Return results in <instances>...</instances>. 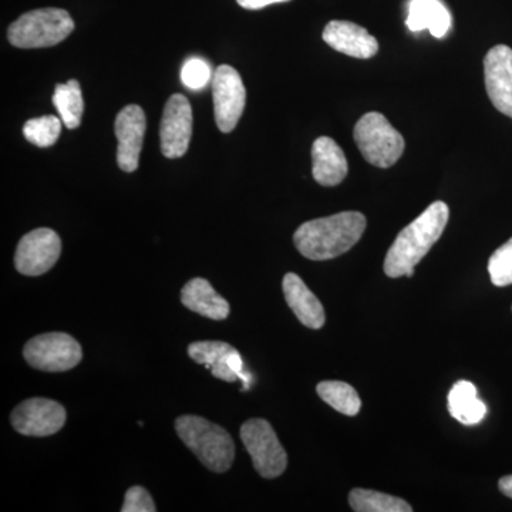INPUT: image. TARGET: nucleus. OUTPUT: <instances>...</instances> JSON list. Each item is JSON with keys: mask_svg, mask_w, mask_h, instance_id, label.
Returning <instances> with one entry per match:
<instances>
[{"mask_svg": "<svg viewBox=\"0 0 512 512\" xmlns=\"http://www.w3.org/2000/svg\"><path fill=\"white\" fill-rule=\"evenodd\" d=\"M448 218L450 210L446 202L436 201L426 208L420 217L407 225L394 239L384 259V274L393 279L400 276L412 278L421 259L429 254L443 235Z\"/></svg>", "mask_w": 512, "mask_h": 512, "instance_id": "f257e3e1", "label": "nucleus"}, {"mask_svg": "<svg viewBox=\"0 0 512 512\" xmlns=\"http://www.w3.org/2000/svg\"><path fill=\"white\" fill-rule=\"evenodd\" d=\"M367 225L362 212L345 211L305 222L293 235L295 247L312 261H328L350 251L363 237Z\"/></svg>", "mask_w": 512, "mask_h": 512, "instance_id": "f03ea898", "label": "nucleus"}, {"mask_svg": "<svg viewBox=\"0 0 512 512\" xmlns=\"http://www.w3.org/2000/svg\"><path fill=\"white\" fill-rule=\"evenodd\" d=\"M175 430L198 460L214 473H225L234 464L235 444L231 434L204 417L187 416L175 420Z\"/></svg>", "mask_w": 512, "mask_h": 512, "instance_id": "7ed1b4c3", "label": "nucleus"}, {"mask_svg": "<svg viewBox=\"0 0 512 512\" xmlns=\"http://www.w3.org/2000/svg\"><path fill=\"white\" fill-rule=\"evenodd\" d=\"M74 30V20L63 9L32 10L9 26L10 45L19 49H39L59 45Z\"/></svg>", "mask_w": 512, "mask_h": 512, "instance_id": "20e7f679", "label": "nucleus"}, {"mask_svg": "<svg viewBox=\"0 0 512 512\" xmlns=\"http://www.w3.org/2000/svg\"><path fill=\"white\" fill-rule=\"evenodd\" d=\"M357 148L367 163L389 168L403 156L404 138L383 114L367 113L360 117L353 131Z\"/></svg>", "mask_w": 512, "mask_h": 512, "instance_id": "39448f33", "label": "nucleus"}, {"mask_svg": "<svg viewBox=\"0 0 512 512\" xmlns=\"http://www.w3.org/2000/svg\"><path fill=\"white\" fill-rule=\"evenodd\" d=\"M241 439L259 476L271 480L284 474L288 466V456L268 421H245L241 427Z\"/></svg>", "mask_w": 512, "mask_h": 512, "instance_id": "423d86ee", "label": "nucleus"}, {"mask_svg": "<svg viewBox=\"0 0 512 512\" xmlns=\"http://www.w3.org/2000/svg\"><path fill=\"white\" fill-rule=\"evenodd\" d=\"M30 366L42 372H67L82 362L80 343L67 333H43L30 339L23 349Z\"/></svg>", "mask_w": 512, "mask_h": 512, "instance_id": "0eeeda50", "label": "nucleus"}, {"mask_svg": "<svg viewBox=\"0 0 512 512\" xmlns=\"http://www.w3.org/2000/svg\"><path fill=\"white\" fill-rule=\"evenodd\" d=\"M212 96L217 126L222 133H231L237 127L247 103V90L234 67L222 64L212 76Z\"/></svg>", "mask_w": 512, "mask_h": 512, "instance_id": "6e6552de", "label": "nucleus"}, {"mask_svg": "<svg viewBox=\"0 0 512 512\" xmlns=\"http://www.w3.org/2000/svg\"><path fill=\"white\" fill-rule=\"evenodd\" d=\"M62 254V241L53 229L37 228L20 239L15 254L18 272L40 276L49 272Z\"/></svg>", "mask_w": 512, "mask_h": 512, "instance_id": "1a4fd4ad", "label": "nucleus"}, {"mask_svg": "<svg viewBox=\"0 0 512 512\" xmlns=\"http://www.w3.org/2000/svg\"><path fill=\"white\" fill-rule=\"evenodd\" d=\"M66 417L62 404L43 397H33L15 407L10 423L23 436L47 437L63 429Z\"/></svg>", "mask_w": 512, "mask_h": 512, "instance_id": "9d476101", "label": "nucleus"}, {"mask_svg": "<svg viewBox=\"0 0 512 512\" xmlns=\"http://www.w3.org/2000/svg\"><path fill=\"white\" fill-rule=\"evenodd\" d=\"M192 136V109L183 94H173L164 107L160 126L161 153L180 158L187 153Z\"/></svg>", "mask_w": 512, "mask_h": 512, "instance_id": "9b49d317", "label": "nucleus"}, {"mask_svg": "<svg viewBox=\"0 0 512 512\" xmlns=\"http://www.w3.org/2000/svg\"><path fill=\"white\" fill-rule=\"evenodd\" d=\"M117 141V164L126 173H134L140 164V153L146 133V114L137 104L124 107L114 124Z\"/></svg>", "mask_w": 512, "mask_h": 512, "instance_id": "f8f14e48", "label": "nucleus"}, {"mask_svg": "<svg viewBox=\"0 0 512 512\" xmlns=\"http://www.w3.org/2000/svg\"><path fill=\"white\" fill-rule=\"evenodd\" d=\"M485 89L495 109L512 119V49L494 46L484 57Z\"/></svg>", "mask_w": 512, "mask_h": 512, "instance_id": "ddd939ff", "label": "nucleus"}, {"mask_svg": "<svg viewBox=\"0 0 512 512\" xmlns=\"http://www.w3.org/2000/svg\"><path fill=\"white\" fill-rule=\"evenodd\" d=\"M323 40L336 52L355 59H372L379 52V42L362 26L348 20H332L323 30Z\"/></svg>", "mask_w": 512, "mask_h": 512, "instance_id": "4468645a", "label": "nucleus"}, {"mask_svg": "<svg viewBox=\"0 0 512 512\" xmlns=\"http://www.w3.org/2000/svg\"><path fill=\"white\" fill-rule=\"evenodd\" d=\"M312 174L323 187H336L349 173L348 158L335 140L319 137L312 146Z\"/></svg>", "mask_w": 512, "mask_h": 512, "instance_id": "2eb2a0df", "label": "nucleus"}, {"mask_svg": "<svg viewBox=\"0 0 512 512\" xmlns=\"http://www.w3.org/2000/svg\"><path fill=\"white\" fill-rule=\"evenodd\" d=\"M284 295L289 308L303 326L309 329L323 328L326 322L325 309L316 298L315 293L306 286L296 274H286L284 282Z\"/></svg>", "mask_w": 512, "mask_h": 512, "instance_id": "dca6fc26", "label": "nucleus"}, {"mask_svg": "<svg viewBox=\"0 0 512 512\" xmlns=\"http://www.w3.org/2000/svg\"><path fill=\"white\" fill-rule=\"evenodd\" d=\"M181 302L185 308L208 319L224 320L229 315V303L204 278H194L185 284Z\"/></svg>", "mask_w": 512, "mask_h": 512, "instance_id": "f3484780", "label": "nucleus"}, {"mask_svg": "<svg viewBox=\"0 0 512 512\" xmlns=\"http://www.w3.org/2000/svg\"><path fill=\"white\" fill-rule=\"evenodd\" d=\"M451 15L440 0H412L406 25L412 32L429 29L431 35L441 39L451 28Z\"/></svg>", "mask_w": 512, "mask_h": 512, "instance_id": "a211bd4d", "label": "nucleus"}, {"mask_svg": "<svg viewBox=\"0 0 512 512\" xmlns=\"http://www.w3.org/2000/svg\"><path fill=\"white\" fill-rule=\"evenodd\" d=\"M229 343L220 342V340H204V342H194L188 346V355L198 365L207 366L211 369L212 376L224 382L234 383L239 380L237 373L229 366V355L234 352Z\"/></svg>", "mask_w": 512, "mask_h": 512, "instance_id": "6ab92c4d", "label": "nucleus"}, {"mask_svg": "<svg viewBox=\"0 0 512 512\" xmlns=\"http://www.w3.org/2000/svg\"><path fill=\"white\" fill-rule=\"evenodd\" d=\"M448 413L464 426H476L484 420L487 406L478 399L477 387L467 380H460L448 393Z\"/></svg>", "mask_w": 512, "mask_h": 512, "instance_id": "aec40b11", "label": "nucleus"}, {"mask_svg": "<svg viewBox=\"0 0 512 512\" xmlns=\"http://www.w3.org/2000/svg\"><path fill=\"white\" fill-rule=\"evenodd\" d=\"M53 103L64 126L69 130H74L82 123L84 101L82 89L77 80H69L64 84H57L55 94H53Z\"/></svg>", "mask_w": 512, "mask_h": 512, "instance_id": "412c9836", "label": "nucleus"}, {"mask_svg": "<svg viewBox=\"0 0 512 512\" xmlns=\"http://www.w3.org/2000/svg\"><path fill=\"white\" fill-rule=\"evenodd\" d=\"M349 504L356 512H412L413 508L402 498L375 490L355 488L350 491Z\"/></svg>", "mask_w": 512, "mask_h": 512, "instance_id": "4be33fe9", "label": "nucleus"}, {"mask_svg": "<svg viewBox=\"0 0 512 512\" xmlns=\"http://www.w3.org/2000/svg\"><path fill=\"white\" fill-rule=\"evenodd\" d=\"M316 392L323 402L345 416H357L362 409V400H360L359 394L355 387L348 383L336 382V380L320 382L316 387Z\"/></svg>", "mask_w": 512, "mask_h": 512, "instance_id": "5701e85b", "label": "nucleus"}, {"mask_svg": "<svg viewBox=\"0 0 512 512\" xmlns=\"http://www.w3.org/2000/svg\"><path fill=\"white\" fill-rule=\"evenodd\" d=\"M62 133V120L55 116L37 117L26 121L23 126V136L36 147L53 146Z\"/></svg>", "mask_w": 512, "mask_h": 512, "instance_id": "b1692460", "label": "nucleus"}, {"mask_svg": "<svg viewBox=\"0 0 512 512\" xmlns=\"http://www.w3.org/2000/svg\"><path fill=\"white\" fill-rule=\"evenodd\" d=\"M488 274L498 288L512 284V238L491 255Z\"/></svg>", "mask_w": 512, "mask_h": 512, "instance_id": "393cba45", "label": "nucleus"}, {"mask_svg": "<svg viewBox=\"0 0 512 512\" xmlns=\"http://www.w3.org/2000/svg\"><path fill=\"white\" fill-rule=\"evenodd\" d=\"M211 66L205 60L192 57L184 63L183 70H181V80L184 86L191 90L204 89L210 80H212Z\"/></svg>", "mask_w": 512, "mask_h": 512, "instance_id": "a878e982", "label": "nucleus"}, {"mask_svg": "<svg viewBox=\"0 0 512 512\" xmlns=\"http://www.w3.org/2000/svg\"><path fill=\"white\" fill-rule=\"evenodd\" d=\"M123 512H156V504L146 488L140 485L128 488L126 498H124Z\"/></svg>", "mask_w": 512, "mask_h": 512, "instance_id": "bb28decb", "label": "nucleus"}, {"mask_svg": "<svg viewBox=\"0 0 512 512\" xmlns=\"http://www.w3.org/2000/svg\"><path fill=\"white\" fill-rule=\"evenodd\" d=\"M241 8L248 10L264 9L266 6L274 5V3L288 2V0H237Z\"/></svg>", "mask_w": 512, "mask_h": 512, "instance_id": "cd10ccee", "label": "nucleus"}, {"mask_svg": "<svg viewBox=\"0 0 512 512\" xmlns=\"http://www.w3.org/2000/svg\"><path fill=\"white\" fill-rule=\"evenodd\" d=\"M498 488L505 497L512 498V476H505L498 481Z\"/></svg>", "mask_w": 512, "mask_h": 512, "instance_id": "c85d7f7f", "label": "nucleus"}]
</instances>
